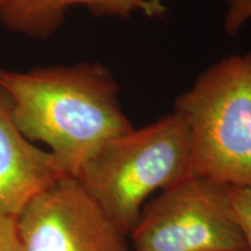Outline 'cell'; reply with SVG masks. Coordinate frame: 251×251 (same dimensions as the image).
<instances>
[{
	"mask_svg": "<svg viewBox=\"0 0 251 251\" xmlns=\"http://www.w3.org/2000/svg\"><path fill=\"white\" fill-rule=\"evenodd\" d=\"M0 90L21 133L45 144L72 177L106 143L134 128L119 101L117 80L100 63L0 68Z\"/></svg>",
	"mask_w": 251,
	"mask_h": 251,
	"instance_id": "6da1fadb",
	"label": "cell"
},
{
	"mask_svg": "<svg viewBox=\"0 0 251 251\" xmlns=\"http://www.w3.org/2000/svg\"><path fill=\"white\" fill-rule=\"evenodd\" d=\"M190 177V137L176 112L109 141L76 176L127 236L153 193Z\"/></svg>",
	"mask_w": 251,
	"mask_h": 251,
	"instance_id": "7a4b0ae2",
	"label": "cell"
},
{
	"mask_svg": "<svg viewBox=\"0 0 251 251\" xmlns=\"http://www.w3.org/2000/svg\"><path fill=\"white\" fill-rule=\"evenodd\" d=\"M191 147V174L251 190V52L213 64L176 100Z\"/></svg>",
	"mask_w": 251,
	"mask_h": 251,
	"instance_id": "3957f363",
	"label": "cell"
},
{
	"mask_svg": "<svg viewBox=\"0 0 251 251\" xmlns=\"http://www.w3.org/2000/svg\"><path fill=\"white\" fill-rule=\"evenodd\" d=\"M129 237L134 251H249L228 186L198 177L147 202Z\"/></svg>",
	"mask_w": 251,
	"mask_h": 251,
	"instance_id": "277c9868",
	"label": "cell"
},
{
	"mask_svg": "<svg viewBox=\"0 0 251 251\" xmlns=\"http://www.w3.org/2000/svg\"><path fill=\"white\" fill-rule=\"evenodd\" d=\"M17 227L25 251H130L127 235L72 176L37 194Z\"/></svg>",
	"mask_w": 251,
	"mask_h": 251,
	"instance_id": "5b68a950",
	"label": "cell"
},
{
	"mask_svg": "<svg viewBox=\"0 0 251 251\" xmlns=\"http://www.w3.org/2000/svg\"><path fill=\"white\" fill-rule=\"evenodd\" d=\"M65 174L48 150L21 133L0 90V218L18 219L37 194Z\"/></svg>",
	"mask_w": 251,
	"mask_h": 251,
	"instance_id": "8992f818",
	"label": "cell"
},
{
	"mask_svg": "<svg viewBox=\"0 0 251 251\" xmlns=\"http://www.w3.org/2000/svg\"><path fill=\"white\" fill-rule=\"evenodd\" d=\"M63 0H7L0 8V20L15 33L47 39L64 21Z\"/></svg>",
	"mask_w": 251,
	"mask_h": 251,
	"instance_id": "52a82bcc",
	"label": "cell"
},
{
	"mask_svg": "<svg viewBox=\"0 0 251 251\" xmlns=\"http://www.w3.org/2000/svg\"><path fill=\"white\" fill-rule=\"evenodd\" d=\"M65 8L84 6L94 17L129 18L141 12L149 18L162 17L166 7L161 0H63Z\"/></svg>",
	"mask_w": 251,
	"mask_h": 251,
	"instance_id": "ba28073f",
	"label": "cell"
},
{
	"mask_svg": "<svg viewBox=\"0 0 251 251\" xmlns=\"http://www.w3.org/2000/svg\"><path fill=\"white\" fill-rule=\"evenodd\" d=\"M228 197L234 218L246 238L248 250L251 251V190L228 186Z\"/></svg>",
	"mask_w": 251,
	"mask_h": 251,
	"instance_id": "9c48e42d",
	"label": "cell"
},
{
	"mask_svg": "<svg viewBox=\"0 0 251 251\" xmlns=\"http://www.w3.org/2000/svg\"><path fill=\"white\" fill-rule=\"evenodd\" d=\"M251 19V0H227L224 26L230 35H235Z\"/></svg>",
	"mask_w": 251,
	"mask_h": 251,
	"instance_id": "30bf717a",
	"label": "cell"
},
{
	"mask_svg": "<svg viewBox=\"0 0 251 251\" xmlns=\"http://www.w3.org/2000/svg\"><path fill=\"white\" fill-rule=\"evenodd\" d=\"M0 251H25L18 233L17 219L0 218Z\"/></svg>",
	"mask_w": 251,
	"mask_h": 251,
	"instance_id": "8fae6325",
	"label": "cell"
},
{
	"mask_svg": "<svg viewBox=\"0 0 251 251\" xmlns=\"http://www.w3.org/2000/svg\"><path fill=\"white\" fill-rule=\"evenodd\" d=\"M6 1H7V0H0V8H1L2 6L5 5V2H6Z\"/></svg>",
	"mask_w": 251,
	"mask_h": 251,
	"instance_id": "7c38bea8",
	"label": "cell"
}]
</instances>
